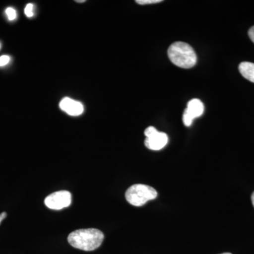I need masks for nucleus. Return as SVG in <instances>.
I'll list each match as a JSON object with an SVG mask.
<instances>
[{"instance_id":"6","label":"nucleus","mask_w":254,"mask_h":254,"mask_svg":"<svg viewBox=\"0 0 254 254\" xmlns=\"http://www.w3.org/2000/svg\"><path fill=\"white\" fill-rule=\"evenodd\" d=\"M204 113V105L199 99H192L187 104V109L183 114L184 125L190 127L195 118H199Z\"/></svg>"},{"instance_id":"17","label":"nucleus","mask_w":254,"mask_h":254,"mask_svg":"<svg viewBox=\"0 0 254 254\" xmlns=\"http://www.w3.org/2000/svg\"><path fill=\"white\" fill-rule=\"evenodd\" d=\"M230 254V253H223V254Z\"/></svg>"},{"instance_id":"1","label":"nucleus","mask_w":254,"mask_h":254,"mask_svg":"<svg viewBox=\"0 0 254 254\" xmlns=\"http://www.w3.org/2000/svg\"><path fill=\"white\" fill-rule=\"evenodd\" d=\"M104 240V235L98 229H81L71 232L68 242L73 248L91 252L99 248Z\"/></svg>"},{"instance_id":"7","label":"nucleus","mask_w":254,"mask_h":254,"mask_svg":"<svg viewBox=\"0 0 254 254\" xmlns=\"http://www.w3.org/2000/svg\"><path fill=\"white\" fill-rule=\"evenodd\" d=\"M60 108L71 116H79L84 111V108L81 103L69 98H63L60 103Z\"/></svg>"},{"instance_id":"12","label":"nucleus","mask_w":254,"mask_h":254,"mask_svg":"<svg viewBox=\"0 0 254 254\" xmlns=\"http://www.w3.org/2000/svg\"><path fill=\"white\" fill-rule=\"evenodd\" d=\"M10 62V57L8 55H2L0 57V66H4L8 64Z\"/></svg>"},{"instance_id":"15","label":"nucleus","mask_w":254,"mask_h":254,"mask_svg":"<svg viewBox=\"0 0 254 254\" xmlns=\"http://www.w3.org/2000/svg\"><path fill=\"white\" fill-rule=\"evenodd\" d=\"M252 204H253L254 207V193H252Z\"/></svg>"},{"instance_id":"13","label":"nucleus","mask_w":254,"mask_h":254,"mask_svg":"<svg viewBox=\"0 0 254 254\" xmlns=\"http://www.w3.org/2000/svg\"><path fill=\"white\" fill-rule=\"evenodd\" d=\"M249 36H250V39L254 43V26H252L249 31Z\"/></svg>"},{"instance_id":"2","label":"nucleus","mask_w":254,"mask_h":254,"mask_svg":"<svg viewBox=\"0 0 254 254\" xmlns=\"http://www.w3.org/2000/svg\"><path fill=\"white\" fill-rule=\"evenodd\" d=\"M168 55L170 61L183 68L193 67L197 63V56L193 48L184 42H175L168 48Z\"/></svg>"},{"instance_id":"4","label":"nucleus","mask_w":254,"mask_h":254,"mask_svg":"<svg viewBox=\"0 0 254 254\" xmlns=\"http://www.w3.org/2000/svg\"><path fill=\"white\" fill-rule=\"evenodd\" d=\"M145 145L148 149L160 150L166 146L168 136L164 132L158 131L155 127H149L145 130Z\"/></svg>"},{"instance_id":"9","label":"nucleus","mask_w":254,"mask_h":254,"mask_svg":"<svg viewBox=\"0 0 254 254\" xmlns=\"http://www.w3.org/2000/svg\"><path fill=\"white\" fill-rule=\"evenodd\" d=\"M34 5L31 4V3L26 5V7H25L24 12L27 17L31 18L32 16H33V15H34Z\"/></svg>"},{"instance_id":"11","label":"nucleus","mask_w":254,"mask_h":254,"mask_svg":"<svg viewBox=\"0 0 254 254\" xmlns=\"http://www.w3.org/2000/svg\"><path fill=\"white\" fill-rule=\"evenodd\" d=\"M162 0H136L137 4L141 5L156 4V3L161 2Z\"/></svg>"},{"instance_id":"5","label":"nucleus","mask_w":254,"mask_h":254,"mask_svg":"<svg viewBox=\"0 0 254 254\" xmlns=\"http://www.w3.org/2000/svg\"><path fill=\"white\" fill-rule=\"evenodd\" d=\"M71 203V194L67 190H60L47 196L45 204L53 210H61L69 206Z\"/></svg>"},{"instance_id":"8","label":"nucleus","mask_w":254,"mask_h":254,"mask_svg":"<svg viewBox=\"0 0 254 254\" xmlns=\"http://www.w3.org/2000/svg\"><path fill=\"white\" fill-rule=\"evenodd\" d=\"M239 70L243 77L254 83V64L244 62L239 65Z\"/></svg>"},{"instance_id":"10","label":"nucleus","mask_w":254,"mask_h":254,"mask_svg":"<svg viewBox=\"0 0 254 254\" xmlns=\"http://www.w3.org/2000/svg\"><path fill=\"white\" fill-rule=\"evenodd\" d=\"M5 12H6V16H7L8 19L9 21H13V20L16 19V16H17L16 10L11 7L7 8Z\"/></svg>"},{"instance_id":"18","label":"nucleus","mask_w":254,"mask_h":254,"mask_svg":"<svg viewBox=\"0 0 254 254\" xmlns=\"http://www.w3.org/2000/svg\"><path fill=\"white\" fill-rule=\"evenodd\" d=\"M0 48H1V45H0Z\"/></svg>"},{"instance_id":"14","label":"nucleus","mask_w":254,"mask_h":254,"mask_svg":"<svg viewBox=\"0 0 254 254\" xmlns=\"http://www.w3.org/2000/svg\"><path fill=\"white\" fill-rule=\"evenodd\" d=\"M6 217V213L5 212H3L2 213L0 214V225H1V222L3 220H4Z\"/></svg>"},{"instance_id":"3","label":"nucleus","mask_w":254,"mask_h":254,"mask_svg":"<svg viewBox=\"0 0 254 254\" xmlns=\"http://www.w3.org/2000/svg\"><path fill=\"white\" fill-rule=\"evenodd\" d=\"M157 196L158 192L154 188L141 184L132 185L125 193L127 201L133 206L137 207L142 206L149 200L155 199Z\"/></svg>"},{"instance_id":"16","label":"nucleus","mask_w":254,"mask_h":254,"mask_svg":"<svg viewBox=\"0 0 254 254\" xmlns=\"http://www.w3.org/2000/svg\"><path fill=\"white\" fill-rule=\"evenodd\" d=\"M76 1H77V2H85L86 1H85V0H77Z\"/></svg>"}]
</instances>
